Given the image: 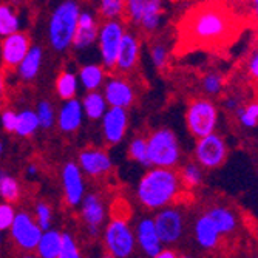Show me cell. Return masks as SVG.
Instances as JSON below:
<instances>
[{
    "label": "cell",
    "mask_w": 258,
    "mask_h": 258,
    "mask_svg": "<svg viewBox=\"0 0 258 258\" xmlns=\"http://www.w3.org/2000/svg\"><path fill=\"white\" fill-rule=\"evenodd\" d=\"M4 90H5V79H4L2 72H0V95L4 93Z\"/></svg>",
    "instance_id": "obj_48"
},
{
    "label": "cell",
    "mask_w": 258,
    "mask_h": 258,
    "mask_svg": "<svg viewBox=\"0 0 258 258\" xmlns=\"http://www.w3.org/2000/svg\"><path fill=\"white\" fill-rule=\"evenodd\" d=\"M136 235H138V243L146 255L156 256L158 252L162 249V243L158 237V232H156V227H155V223L152 218L141 220V223L138 224V229H136Z\"/></svg>",
    "instance_id": "obj_19"
},
{
    "label": "cell",
    "mask_w": 258,
    "mask_h": 258,
    "mask_svg": "<svg viewBox=\"0 0 258 258\" xmlns=\"http://www.w3.org/2000/svg\"><path fill=\"white\" fill-rule=\"evenodd\" d=\"M39 128L37 114L31 110H23L17 114L16 119V133L19 136H31Z\"/></svg>",
    "instance_id": "obj_29"
},
{
    "label": "cell",
    "mask_w": 258,
    "mask_h": 258,
    "mask_svg": "<svg viewBox=\"0 0 258 258\" xmlns=\"http://www.w3.org/2000/svg\"><path fill=\"white\" fill-rule=\"evenodd\" d=\"M252 4H253V7H258V0H252Z\"/></svg>",
    "instance_id": "obj_52"
},
{
    "label": "cell",
    "mask_w": 258,
    "mask_h": 258,
    "mask_svg": "<svg viewBox=\"0 0 258 258\" xmlns=\"http://www.w3.org/2000/svg\"><path fill=\"white\" fill-rule=\"evenodd\" d=\"M51 218H53V214H51L50 206L45 204V203H39L36 206V221H37V224L40 226L42 230L50 229Z\"/></svg>",
    "instance_id": "obj_40"
},
{
    "label": "cell",
    "mask_w": 258,
    "mask_h": 258,
    "mask_svg": "<svg viewBox=\"0 0 258 258\" xmlns=\"http://www.w3.org/2000/svg\"><path fill=\"white\" fill-rule=\"evenodd\" d=\"M16 119H17V114L14 111H5L2 114V125L7 132H14L16 130Z\"/></svg>",
    "instance_id": "obj_44"
},
{
    "label": "cell",
    "mask_w": 258,
    "mask_h": 258,
    "mask_svg": "<svg viewBox=\"0 0 258 258\" xmlns=\"http://www.w3.org/2000/svg\"><path fill=\"white\" fill-rule=\"evenodd\" d=\"M31 48L30 37L25 33H13L4 37L2 42V62L5 68H17L22 59L27 56Z\"/></svg>",
    "instance_id": "obj_11"
},
{
    "label": "cell",
    "mask_w": 258,
    "mask_h": 258,
    "mask_svg": "<svg viewBox=\"0 0 258 258\" xmlns=\"http://www.w3.org/2000/svg\"><path fill=\"white\" fill-rule=\"evenodd\" d=\"M185 124L190 135L197 139L215 132L218 124L217 105L206 98L194 99L185 111Z\"/></svg>",
    "instance_id": "obj_5"
},
{
    "label": "cell",
    "mask_w": 258,
    "mask_h": 258,
    "mask_svg": "<svg viewBox=\"0 0 258 258\" xmlns=\"http://www.w3.org/2000/svg\"><path fill=\"white\" fill-rule=\"evenodd\" d=\"M10 229H11V238L17 244V247H20L25 252L36 250L43 230L28 212L16 214Z\"/></svg>",
    "instance_id": "obj_9"
},
{
    "label": "cell",
    "mask_w": 258,
    "mask_h": 258,
    "mask_svg": "<svg viewBox=\"0 0 258 258\" xmlns=\"http://www.w3.org/2000/svg\"><path fill=\"white\" fill-rule=\"evenodd\" d=\"M247 72L252 79L258 81V50L250 56V59L247 62Z\"/></svg>",
    "instance_id": "obj_45"
},
{
    "label": "cell",
    "mask_w": 258,
    "mask_h": 258,
    "mask_svg": "<svg viewBox=\"0 0 258 258\" xmlns=\"http://www.w3.org/2000/svg\"><path fill=\"white\" fill-rule=\"evenodd\" d=\"M98 37V25L96 20L90 13H81L78 19L76 31L73 36V46L76 50H84L90 46Z\"/></svg>",
    "instance_id": "obj_18"
},
{
    "label": "cell",
    "mask_w": 258,
    "mask_h": 258,
    "mask_svg": "<svg viewBox=\"0 0 258 258\" xmlns=\"http://www.w3.org/2000/svg\"><path fill=\"white\" fill-rule=\"evenodd\" d=\"M0 243H2V241H0Z\"/></svg>",
    "instance_id": "obj_56"
},
{
    "label": "cell",
    "mask_w": 258,
    "mask_h": 258,
    "mask_svg": "<svg viewBox=\"0 0 258 258\" xmlns=\"http://www.w3.org/2000/svg\"><path fill=\"white\" fill-rule=\"evenodd\" d=\"M167 57H169V51L162 43H158L152 48V60L158 68H162L167 63Z\"/></svg>",
    "instance_id": "obj_43"
},
{
    "label": "cell",
    "mask_w": 258,
    "mask_h": 258,
    "mask_svg": "<svg viewBox=\"0 0 258 258\" xmlns=\"http://www.w3.org/2000/svg\"><path fill=\"white\" fill-rule=\"evenodd\" d=\"M184 185L179 173L169 167L150 169L138 184V200L144 207L150 210L167 207L175 203Z\"/></svg>",
    "instance_id": "obj_2"
},
{
    "label": "cell",
    "mask_w": 258,
    "mask_h": 258,
    "mask_svg": "<svg viewBox=\"0 0 258 258\" xmlns=\"http://www.w3.org/2000/svg\"><path fill=\"white\" fill-rule=\"evenodd\" d=\"M253 14H255V17H256V20H258V7L253 8Z\"/></svg>",
    "instance_id": "obj_50"
},
{
    "label": "cell",
    "mask_w": 258,
    "mask_h": 258,
    "mask_svg": "<svg viewBox=\"0 0 258 258\" xmlns=\"http://www.w3.org/2000/svg\"><path fill=\"white\" fill-rule=\"evenodd\" d=\"M224 105H226L230 111H235V108L238 107V101H237L235 98H227V99L224 101Z\"/></svg>",
    "instance_id": "obj_47"
},
{
    "label": "cell",
    "mask_w": 258,
    "mask_h": 258,
    "mask_svg": "<svg viewBox=\"0 0 258 258\" xmlns=\"http://www.w3.org/2000/svg\"><path fill=\"white\" fill-rule=\"evenodd\" d=\"M105 247L111 256L125 258L135 250V235L130 230L127 221L113 220L105 229Z\"/></svg>",
    "instance_id": "obj_7"
},
{
    "label": "cell",
    "mask_w": 258,
    "mask_h": 258,
    "mask_svg": "<svg viewBox=\"0 0 258 258\" xmlns=\"http://www.w3.org/2000/svg\"><path fill=\"white\" fill-rule=\"evenodd\" d=\"M146 2L147 0H125L124 13L127 14V17L130 20H133L135 23H139L141 17H143V13H144Z\"/></svg>",
    "instance_id": "obj_39"
},
{
    "label": "cell",
    "mask_w": 258,
    "mask_h": 258,
    "mask_svg": "<svg viewBox=\"0 0 258 258\" xmlns=\"http://www.w3.org/2000/svg\"><path fill=\"white\" fill-rule=\"evenodd\" d=\"M233 4H240V2H243V0H232Z\"/></svg>",
    "instance_id": "obj_53"
},
{
    "label": "cell",
    "mask_w": 258,
    "mask_h": 258,
    "mask_svg": "<svg viewBox=\"0 0 258 258\" xmlns=\"http://www.w3.org/2000/svg\"><path fill=\"white\" fill-rule=\"evenodd\" d=\"M194 237L197 244L204 250H215L221 241V233L218 227L207 214H203L197 218L194 224Z\"/></svg>",
    "instance_id": "obj_13"
},
{
    "label": "cell",
    "mask_w": 258,
    "mask_h": 258,
    "mask_svg": "<svg viewBox=\"0 0 258 258\" xmlns=\"http://www.w3.org/2000/svg\"><path fill=\"white\" fill-rule=\"evenodd\" d=\"M14 217H16V212H14V209L10 206V203L0 204V230L10 229Z\"/></svg>",
    "instance_id": "obj_42"
},
{
    "label": "cell",
    "mask_w": 258,
    "mask_h": 258,
    "mask_svg": "<svg viewBox=\"0 0 258 258\" xmlns=\"http://www.w3.org/2000/svg\"><path fill=\"white\" fill-rule=\"evenodd\" d=\"M125 0H101V14L105 19H116L124 14Z\"/></svg>",
    "instance_id": "obj_36"
},
{
    "label": "cell",
    "mask_w": 258,
    "mask_h": 258,
    "mask_svg": "<svg viewBox=\"0 0 258 258\" xmlns=\"http://www.w3.org/2000/svg\"><path fill=\"white\" fill-rule=\"evenodd\" d=\"M128 156L143 166H150L147 158V139L143 136H136L128 146Z\"/></svg>",
    "instance_id": "obj_34"
},
{
    "label": "cell",
    "mask_w": 258,
    "mask_h": 258,
    "mask_svg": "<svg viewBox=\"0 0 258 258\" xmlns=\"http://www.w3.org/2000/svg\"><path fill=\"white\" fill-rule=\"evenodd\" d=\"M2 150H4V146H2V143H0V155H2Z\"/></svg>",
    "instance_id": "obj_54"
},
{
    "label": "cell",
    "mask_w": 258,
    "mask_h": 258,
    "mask_svg": "<svg viewBox=\"0 0 258 258\" xmlns=\"http://www.w3.org/2000/svg\"><path fill=\"white\" fill-rule=\"evenodd\" d=\"M62 184L65 190V200L70 206H78L84 198V181L78 164L68 162L62 170Z\"/></svg>",
    "instance_id": "obj_14"
},
{
    "label": "cell",
    "mask_w": 258,
    "mask_h": 258,
    "mask_svg": "<svg viewBox=\"0 0 258 258\" xmlns=\"http://www.w3.org/2000/svg\"><path fill=\"white\" fill-rule=\"evenodd\" d=\"M147 158L150 166L173 169L181 159V147L170 128H159L147 139Z\"/></svg>",
    "instance_id": "obj_4"
},
{
    "label": "cell",
    "mask_w": 258,
    "mask_h": 258,
    "mask_svg": "<svg viewBox=\"0 0 258 258\" xmlns=\"http://www.w3.org/2000/svg\"><path fill=\"white\" fill-rule=\"evenodd\" d=\"M60 235L62 233L56 230L42 232V237L37 243V255L42 258H59L60 255Z\"/></svg>",
    "instance_id": "obj_23"
},
{
    "label": "cell",
    "mask_w": 258,
    "mask_h": 258,
    "mask_svg": "<svg viewBox=\"0 0 258 258\" xmlns=\"http://www.w3.org/2000/svg\"><path fill=\"white\" fill-rule=\"evenodd\" d=\"M227 144L221 135L212 132L198 139L195 146V159L203 169H218L226 162Z\"/></svg>",
    "instance_id": "obj_6"
},
{
    "label": "cell",
    "mask_w": 258,
    "mask_h": 258,
    "mask_svg": "<svg viewBox=\"0 0 258 258\" xmlns=\"http://www.w3.org/2000/svg\"><path fill=\"white\" fill-rule=\"evenodd\" d=\"M82 114H84L82 104L79 101H76L75 98L68 99L67 104L60 108L59 116H57V122H59L60 130L67 132V133L76 132L82 124Z\"/></svg>",
    "instance_id": "obj_21"
},
{
    "label": "cell",
    "mask_w": 258,
    "mask_h": 258,
    "mask_svg": "<svg viewBox=\"0 0 258 258\" xmlns=\"http://www.w3.org/2000/svg\"><path fill=\"white\" fill-rule=\"evenodd\" d=\"M122 34H124V28L116 19H108L101 28L99 50H101L102 62L107 68H114Z\"/></svg>",
    "instance_id": "obj_10"
},
{
    "label": "cell",
    "mask_w": 258,
    "mask_h": 258,
    "mask_svg": "<svg viewBox=\"0 0 258 258\" xmlns=\"http://www.w3.org/2000/svg\"><path fill=\"white\" fill-rule=\"evenodd\" d=\"M223 85H224V78L220 73H207L203 78V90L210 96L220 95L223 91Z\"/></svg>",
    "instance_id": "obj_35"
},
{
    "label": "cell",
    "mask_w": 258,
    "mask_h": 258,
    "mask_svg": "<svg viewBox=\"0 0 258 258\" xmlns=\"http://www.w3.org/2000/svg\"><path fill=\"white\" fill-rule=\"evenodd\" d=\"M241 20L220 0H206L185 11L178 23L176 50H224L238 37Z\"/></svg>",
    "instance_id": "obj_1"
},
{
    "label": "cell",
    "mask_w": 258,
    "mask_h": 258,
    "mask_svg": "<svg viewBox=\"0 0 258 258\" xmlns=\"http://www.w3.org/2000/svg\"><path fill=\"white\" fill-rule=\"evenodd\" d=\"M172 2H178V0H172Z\"/></svg>",
    "instance_id": "obj_55"
},
{
    "label": "cell",
    "mask_w": 258,
    "mask_h": 258,
    "mask_svg": "<svg viewBox=\"0 0 258 258\" xmlns=\"http://www.w3.org/2000/svg\"><path fill=\"white\" fill-rule=\"evenodd\" d=\"M132 215V210L128 207V203L124 200H118L111 204V218L113 220H122L127 221Z\"/></svg>",
    "instance_id": "obj_41"
},
{
    "label": "cell",
    "mask_w": 258,
    "mask_h": 258,
    "mask_svg": "<svg viewBox=\"0 0 258 258\" xmlns=\"http://www.w3.org/2000/svg\"><path fill=\"white\" fill-rule=\"evenodd\" d=\"M212 221L215 223V226L218 227L221 235H230L237 230L238 227V218L237 214L233 212L232 209L226 207V206H214L210 207L207 212H206Z\"/></svg>",
    "instance_id": "obj_22"
},
{
    "label": "cell",
    "mask_w": 258,
    "mask_h": 258,
    "mask_svg": "<svg viewBox=\"0 0 258 258\" xmlns=\"http://www.w3.org/2000/svg\"><path fill=\"white\" fill-rule=\"evenodd\" d=\"M82 110L90 119H95V121L101 119L107 110V101H105L104 95H101V93H98L95 90L87 93L82 101Z\"/></svg>",
    "instance_id": "obj_26"
},
{
    "label": "cell",
    "mask_w": 258,
    "mask_h": 258,
    "mask_svg": "<svg viewBox=\"0 0 258 258\" xmlns=\"http://www.w3.org/2000/svg\"><path fill=\"white\" fill-rule=\"evenodd\" d=\"M20 19L8 4H0V37L19 31Z\"/></svg>",
    "instance_id": "obj_27"
},
{
    "label": "cell",
    "mask_w": 258,
    "mask_h": 258,
    "mask_svg": "<svg viewBox=\"0 0 258 258\" xmlns=\"http://www.w3.org/2000/svg\"><path fill=\"white\" fill-rule=\"evenodd\" d=\"M104 136L110 144H118L125 135L128 116L125 108L121 107H110L104 113Z\"/></svg>",
    "instance_id": "obj_12"
},
{
    "label": "cell",
    "mask_w": 258,
    "mask_h": 258,
    "mask_svg": "<svg viewBox=\"0 0 258 258\" xmlns=\"http://www.w3.org/2000/svg\"><path fill=\"white\" fill-rule=\"evenodd\" d=\"M181 182L187 189H195L203 182V172H201V166L195 162H189L181 169L179 173Z\"/></svg>",
    "instance_id": "obj_32"
},
{
    "label": "cell",
    "mask_w": 258,
    "mask_h": 258,
    "mask_svg": "<svg viewBox=\"0 0 258 258\" xmlns=\"http://www.w3.org/2000/svg\"><path fill=\"white\" fill-rule=\"evenodd\" d=\"M36 114H37V119H39V125L42 128L53 127V124H54V110L50 105V102H46V101L39 102Z\"/></svg>",
    "instance_id": "obj_37"
},
{
    "label": "cell",
    "mask_w": 258,
    "mask_h": 258,
    "mask_svg": "<svg viewBox=\"0 0 258 258\" xmlns=\"http://www.w3.org/2000/svg\"><path fill=\"white\" fill-rule=\"evenodd\" d=\"M161 16H162V0H147L143 17L139 20V25L147 33H153L159 27Z\"/></svg>",
    "instance_id": "obj_25"
},
{
    "label": "cell",
    "mask_w": 258,
    "mask_h": 258,
    "mask_svg": "<svg viewBox=\"0 0 258 258\" xmlns=\"http://www.w3.org/2000/svg\"><path fill=\"white\" fill-rule=\"evenodd\" d=\"M56 88H57V95L60 99L68 101V99H73L76 91H78V79L73 73L70 72H62L57 76L56 81Z\"/></svg>",
    "instance_id": "obj_30"
},
{
    "label": "cell",
    "mask_w": 258,
    "mask_h": 258,
    "mask_svg": "<svg viewBox=\"0 0 258 258\" xmlns=\"http://www.w3.org/2000/svg\"><path fill=\"white\" fill-rule=\"evenodd\" d=\"M79 14V5L75 0H65L53 11L48 23V40L56 51H65L72 45Z\"/></svg>",
    "instance_id": "obj_3"
},
{
    "label": "cell",
    "mask_w": 258,
    "mask_h": 258,
    "mask_svg": "<svg viewBox=\"0 0 258 258\" xmlns=\"http://www.w3.org/2000/svg\"><path fill=\"white\" fill-rule=\"evenodd\" d=\"M138 59H139V42L136 36H133L132 33L122 34L114 67L121 70V72H130V70L136 67Z\"/></svg>",
    "instance_id": "obj_17"
},
{
    "label": "cell",
    "mask_w": 258,
    "mask_h": 258,
    "mask_svg": "<svg viewBox=\"0 0 258 258\" xmlns=\"http://www.w3.org/2000/svg\"><path fill=\"white\" fill-rule=\"evenodd\" d=\"M235 114L244 128H255L258 125V102L238 105L235 108Z\"/></svg>",
    "instance_id": "obj_33"
},
{
    "label": "cell",
    "mask_w": 258,
    "mask_h": 258,
    "mask_svg": "<svg viewBox=\"0 0 258 258\" xmlns=\"http://www.w3.org/2000/svg\"><path fill=\"white\" fill-rule=\"evenodd\" d=\"M28 173H30V175H34V173H36V169H34V167L31 166V167L28 169Z\"/></svg>",
    "instance_id": "obj_49"
},
{
    "label": "cell",
    "mask_w": 258,
    "mask_h": 258,
    "mask_svg": "<svg viewBox=\"0 0 258 258\" xmlns=\"http://www.w3.org/2000/svg\"><path fill=\"white\" fill-rule=\"evenodd\" d=\"M19 195H20L19 182L8 173L0 170V197L7 203H14L19 200Z\"/></svg>",
    "instance_id": "obj_31"
},
{
    "label": "cell",
    "mask_w": 258,
    "mask_h": 258,
    "mask_svg": "<svg viewBox=\"0 0 258 258\" xmlns=\"http://www.w3.org/2000/svg\"><path fill=\"white\" fill-rule=\"evenodd\" d=\"M104 98L110 107L127 108L135 101V91L132 85L121 78H111L104 88Z\"/></svg>",
    "instance_id": "obj_15"
},
{
    "label": "cell",
    "mask_w": 258,
    "mask_h": 258,
    "mask_svg": "<svg viewBox=\"0 0 258 258\" xmlns=\"http://www.w3.org/2000/svg\"><path fill=\"white\" fill-rule=\"evenodd\" d=\"M40 65H42V50L39 48V46H33L17 67L20 78L25 79V81L34 79L36 75L39 73Z\"/></svg>",
    "instance_id": "obj_24"
},
{
    "label": "cell",
    "mask_w": 258,
    "mask_h": 258,
    "mask_svg": "<svg viewBox=\"0 0 258 258\" xmlns=\"http://www.w3.org/2000/svg\"><path fill=\"white\" fill-rule=\"evenodd\" d=\"M104 68L99 65H85L81 68L79 73V79L82 82V85L85 87V90L93 91L98 90L101 87V84L104 82Z\"/></svg>",
    "instance_id": "obj_28"
},
{
    "label": "cell",
    "mask_w": 258,
    "mask_h": 258,
    "mask_svg": "<svg viewBox=\"0 0 258 258\" xmlns=\"http://www.w3.org/2000/svg\"><path fill=\"white\" fill-rule=\"evenodd\" d=\"M158 237L162 244H175L182 238L184 215L176 207H162L153 218Z\"/></svg>",
    "instance_id": "obj_8"
},
{
    "label": "cell",
    "mask_w": 258,
    "mask_h": 258,
    "mask_svg": "<svg viewBox=\"0 0 258 258\" xmlns=\"http://www.w3.org/2000/svg\"><path fill=\"white\" fill-rule=\"evenodd\" d=\"M79 253V247L76 244V241L73 240V237L70 233H62L60 235V255L59 258H78Z\"/></svg>",
    "instance_id": "obj_38"
},
{
    "label": "cell",
    "mask_w": 258,
    "mask_h": 258,
    "mask_svg": "<svg viewBox=\"0 0 258 258\" xmlns=\"http://www.w3.org/2000/svg\"><path fill=\"white\" fill-rule=\"evenodd\" d=\"M178 253L173 249H161L155 258H176Z\"/></svg>",
    "instance_id": "obj_46"
},
{
    "label": "cell",
    "mask_w": 258,
    "mask_h": 258,
    "mask_svg": "<svg viewBox=\"0 0 258 258\" xmlns=\"http://www.w3.org/2000/svg\"><path fill=\"white\" fill-rule=\"evenodd\" d=\"M104 217H105V209L101 198L98 195L85 197L82 203V218L87 227L90 229L91 235H96L98 233L99 226L104 223Z\"/></svg>",
    "instance_id": "obj_20"
},
{
    "label": "cell",
    "mask_w": 258,
    "mask_h": 258,
    "mask_svg": "<svg viewBox=\"0 0 258 258\" xmlns=\"http://www.w3.org/2000/svg\"><path fill=\"white\" fill-rule=\"evenodd\" d=\"M79 164L82 170L90 176H102L110 172L111 161L108 155L98 149H87L79 155Z\"/></svg>",
    "instance_id": "obj_16"
},
{
    "label": "cell",
    "mask_w": 258,
    "mask_h": 258,
    "mask_svg": "<svg viewBox=\"0 0 258 258\" xmlns=\"http://www.w3.org/2000/svg\"><path fill=\"white\" fill-rule=\"evenodd\" d=\"M20 2H22V0H10V4H14V5H17Z\"/></svg>",
    "instance_id": "obj_51"
}]
</instances>
